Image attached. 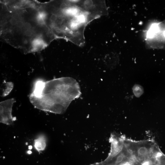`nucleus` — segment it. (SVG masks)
I'll return each mask as SVG.
<instances>
[{
  "instance_id": "nucleus-1",
  "label": "nucleus",
  "mask_w": 165,
  "mask_h": 165,
  "mask_svg": "<svg viewBox=\"0 0 165 165\" xmlns=\"http://www.w3.org/2000/svg\"><path fill=\"white\" fill-rule=\"evenodd\" d=\"M81 94L76 80L63 77L47 81H36L29 98L31 102L38 108L61 113Z\"/></svg>"
},
{
  "instance_id": "nucleus-2",
  "label": "nucleus",
  "mask_w": 165,
  "mask_h": 165,
  "mask_svg": "<svg viewBox=\"0 0 165 165\" xmlns=\"http://www.w3.org/2000/svg\"><path fill=\"white\" fill-rule=\"evenodd\" d=\"M146 33V43L149 48H165V20L152 23Z\"/></svg>"
},
{
  "instance_id": "nucleus-3",
  "label": "nucleus",
  "mask_w": 165,
  "mask_h": 165,
  "mask_svg": "<svg viewBox=\"0 0 165 165\" xmlns=\"http://www.w3.org/2000/svg\"><path fill=\"white\" fill-rule=\"evenodd\" d=\"M15 102V99L12 98L1 103V115L2 120H4L12 119V109L13 104Z\"/></svg>"
},
{
  "instance_id": "nucleus-4",
  "label": "nucleus",
  "mask_w": 165,
  "mask_h": 165,
  "mask_svg": "<svg viewBox=\"0 0 165 165\" xmlns=\"http://www.w3.org/2000/svg\"><path fill=\"white\" fill-rule=\"evenodd\" d=\"M3 85L4 88L3 90L2 96L5 97L8 95L11 92L13 88L14 84L11 82H4Z\"/></svg>"
},
{
  "instance_id": "nucleus-5",
  "label": "nucleus",
  "mask_w": 165,
  "mask_h": 165,
  "mask_svg": "<svg viewBox=\"0 0 165 165\" xmlns=\"http://www.w3.org/2000/svg\"><path fill=\"white\" fill-rule=\"evenodd\" d=\"M133 90L134 94L137 97L140 96L144 93V89L142 87L138 84L134 86Z\"/></svg>"
},
{
  "instance_id": "nucleus-6",
  "label": "nucleus",
  "mask_w": 165,
  "mask_h": 165,
  "mask_svg": "<svg viewBox=\"0 0 165 165\" xmlns=\"http://www.w3.org/2000/svg\"><path fill=\"white\" fill-rule=\"evenodd\" d=\"M35 147L38 150H42L45 147V143L42 140H38L35 143Z\"/></svg>"
},
{
  "instance_id": "nucleus-7",
  "label": "nucleus",
  "mask_w": 165,
  "mask_h": 165,
  "mask_svg": "<svg viewBox=\"0 0 165 165\" xmlns=\"http://www.w3.org/2000/svg\"><path fill=\"white\" fill-rule=\"evenodd\" d=\"M78 10L77 8H70L67 9L65 11V13L70 15H74L78 13Z\"/></svg>"
},
{
  "instance_id": "nucleus-8",
  "label": "nucleus",
  "mask_w": 165,
  "mask_h": 165,
  "mask_svg": "<svg viewBox=\"0 0 165 165\" xmlns=\"http://www.w3.org/2000/svg\"><path fill=\"white\" fill-rule=\"evenodd\" d=\"M32 148V146H29V149H31Z\"/></svg>"
},
{
  "instance_id": "nucleus-9",
  "label": "nucleus",
  "mask_w": 165,
  "mask_h": 165,
  "mask_svg": "<svg viewBox=\"0 0 165 165\" xmlns=\"http://www.w3.org/2000/svg\"><path fill=\"white\" fill-rule=\"evenodd\" d=\"M31 151H28V153H29V154H31Z\"/></svg>"
}]
</instances>
